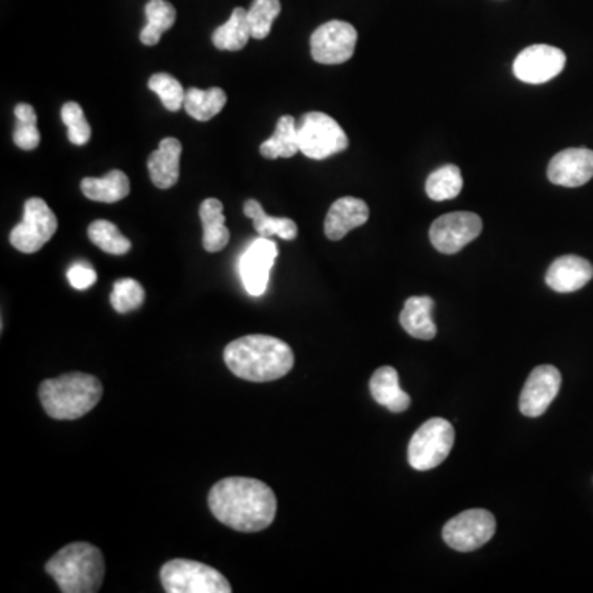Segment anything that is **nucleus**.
<instances>
[{"label":"nucleus","mask_w":593,"mask_h":593,"mask_svg":"<svg viewBox=\"0 0 593 593\" xmlns=\"http://www.w3.org/2000/svg\"><path fill=\"white\" fill-rule=\"evenodd\" d=\"M300 152L313 160H323L346 150L350 141L333 117L325 113H307L299 124Z\"/></svg>","instance_id":"7"},{"label":"nucleus","mask_w":593,"mask_h":593,"mask_svg":"<svg viewBox=\"0 0 593 593\" xmlns=\"http://www.w3.org/2000/svg\"><path fill=\"white\" fill-rule=\"evenodd\" d=\"M462 172L457 165H444L430 173L425 182L427 197L434 201H447L457 198L462 192Z\"/></svg>","instance_id":"28"},{"label":"nucleus","mask_w":593,"mask_h":593,"mask_svg":"<svg viewBox=\"0 0 593 593\" xmlns=\"http://www.w3.org/2000/svg\"><path fill=\"white\" fill-rule=\"evenodd\" d=\"M358 32L343 20L320 25L310 38L312 58L322 65H341L355 53Z\"/></svg>","instance_id":"10"},{"label":"nucleus","mask_w":593,"mask_h":593,"mask_svg":"<svg viewBox=\"0 0 593 593\" xmlns=\"http://www.w3.org/2000/svg\"><path fill=\"white\" fill-rule=\"evenodd\" d=\"M147 25L141 32V42L147 47H154L167 30L172 29L177 20V10L167 0H149L145 5Z\"/></svg>","instance_id":"27"},{"label":"nucleus","mask_w":593,"mask_h":593,"mask_svg":"<svg viewBox=\"0 0 593 593\" xmlns=\"http://www.w3.org/2000/svg\"><path fill=\"white\" fill-rule=\"evenodd\" d=\"M281 0H254L248 10V22L251 37L264 40L271 33L274 20L281 14Z\"/></svg>","instance_id":"30"},{"label":"nucleus","mask_w":593,"mask_h":593,"mask_svg":"<svg viewBox=\"0 0 593 593\" xmlns=\"http://www.w3.org/2000/svg\"><path fill=\"white\" fill-rule=\"evenodd\" d=\"M81 192L86 198L99 203H117L131 192V182L126 173L113 170L103 178L88 177L81 182Z\"/></svg>","instance_id":"22"},{"label":"nucleus","mask_w":593,"mask_h":593,"mask_svg":"<svg viewBox=\"0 0 593 593\" xmlns=\"http://www.w3.org/2000/svg\"><path fill=\"white\" fill-rule=\"evenodd\" d=\"M369 391L374 401L394 414H401L411 406V397L399 386V374L391 366L374 371L369 381Z\"/></svg>","instance_id":"19"},{"label":"nucleus","mask_w":593,"mask_h":593,"mask_svg":"<svg viewBox=\"0 0 593 593\" xmlns=\"http://www.w3.org/2000/svg\"><path fill=\"white\" fill-rule=\"evenodd\" d=\"M200 218L203 223V248L208 253H220L229 243L223 203L216 198L203 201L200 206Z\"/></svg>","instance_id":"21"},{"label":"nucleus","mask_w":593,"mask_h":593,"mask_svg":"<svg viewBox=\"0 0 593 593\" xmlns=\"http://www.w3.org/2000/svg\"><path fill=\"white\" fill-rule=\"evenodd\" d=\"M149 89L159 96L165 109H169L170 113H177L185 103L187 93L183 91L180 81L169 73H157L152 76L149 80Z\"/></svg>","instance_id":"32"},{"label":"nucleus","mask_w":593,"mask_h":593,"mask_svg":"<svg viewBox=\"0 0 593 593\" xmlns=\"http://www.w3.org/2000/svg\"><path fill=\"white\" fill-rule=\"evenodd\" d=\"M68 281L78 290H86L98 281V274L86 262H76L68 271Z\"/></svg>","instance_id":"35"},{"label":"nucleus","mask_w":593,"mask_h":593,"mask_svg":"<svg viewBox=\"0 0 593 593\" xmlns=\"http://www.w3.org/2000/svg\"><path fill=\"white\" fill-rule=\"evenodd\" d=\"M223 358L234 376L253 383L284 378L295 361L294 351L285 341L267 335H248L231 341Z\"/></svg>","instance_id":"2"},{"label":"nucleus","mask_w":593,"mask_h":593,"mask_svg":"<svg viewBox=\"0 0 593 593\" xmlns=\"http://www.w3.org/2000/svg\"><path fill=\"white\" fill-rule=\"evenodd\" d=\"M455 442V430L449 421L434 417L422 424L412 435L407 449V460L414 470L427 472L439 467L449 457Z\"/></svg>","instance_id":"6"},{"label":"nucleus","mask_w":593,"mask_h":593,"mask_svg":"<svg viewBox=\"0 0 593 593\" xmlns=\"http://www.w3.org/2000/svg\"><path fill=\"white\" fill-rule=\"evenodd\" d=\"M261 155L266 159H290L300 152L297 122L292 116H282L277 121L276 132L271 139L262 142Z\"/></svg>","instance_id":"23"},{"label":"nucleus","mask_w":593,"mask_h":593,"mask_svg":"<svg viewBox=\"0 0 593 593\" xmlns=\"http://www.w3.org/2000/svg\"><path fill=\"white\" fill-rule=\"evenodd\" d=\"M211 513L239 533H257L276 518L277 498L261 480L233 477L218 481L208 495Z\"/></svg>","instance_id":"1"},{"label":"nucleus","mask_w":593,"mask_h":593,"mask_svg":"<svg viewBox=\"0 0 593 593\" xmlns=\"http://www.w3.org/2000/svg\"><path fill=\"white\" fill-rule=\"evenodd\" d=\"M38 396L47 416L57 421H73L98 406L103 384L91 374L68 373L43 381Z\"/></svg>","instance_id":"3"},{"label":"nucleus","mask_w":593,"mask_h":593,"mask_svg":"<svg viewBox=\"0 0 593 593\" xmlns=\"http://www.w3.org/2000/svg\"><path fill=\"white\" fill-rule=\"evenodd\" d=\"M160 580L169 593H231L225 575L210 565L188 559H173L160 570Z\"/></svg>","instance_id":"5"},{"label":"nucleus","mask_w":593,"mask_h":593,"mask_svg":"<svg viewBox=\"0 0 593 593\" xmlns=\"http://www.w3.org/2000/svg\"><path fill=\"white\" fill-rule=\"evenodd\" d=\"M228 101L225 91L221 88L210 89H188L185 94V103L183 108L188 116H192L197 121L206 122L218 116L223 111Z\"/></svg>","instance_id":"26"},{"label":"nucleus","mask_w":593,"mask_h":593,"mask_svg":"<svg viewBox=\"0 0 593 593\" xmlns=\"http://www.w3.org/2000/svg\"><path fill=\"white\" fill-rule=\"evenodd\" d=\"M496 519L486 509H468L445 524L442 536L458 552L477 551L495 536Z\"/></svg>","instance_id":"9"},{"label":"nucleus","mask_w":593,"mask_h":593,"mask_svg":"<svg viewBox=\"0 0 593 593\" xmlns=\"http://www.w3.org/2000/svg\"><path fill=\"white\" fill-rule=\"evenodd\" d=\"M565 53L551 45H533L519 53L514 60V76L528 85H542L561 75Z\"/></svg>","instance_id":"12"},{"label":"nucleus","mask_w":593,"mask_h":593,"mask_svg":"<svg viewBox=\"0 0 593 593\" xmlns=\"http://www.w3.org/2000/svg\"><path fill=\"white\" fill-rule=\"evenodd\" d=\"M547 178L559 187H582L593 178V150H562L549 162Z\"/></svg>","instance_id":"15"},{"label":"nucleus","mask_w":593,"mask_h":593,"mask_svg":"<svg viewBox=\"0 0 593 593\" xmlns=\"http://www.w3.org/2000/svg\"><path fill=\"white\" fill-rule=\"evenodd\" d=\"M14 142L17 147L24 150L37 149L40 144V132L37 129V113L30 104H17L15 108Z\"/></svg>","instance_id":"31"},{"label":"nucleus","mask_w":593,"mask_h":593,"mask_svg":"<svg viewBox=\"0 0 593 593\" xmlns=\"http://www.w3.org/2000/svg\"><path fill=\"white\" fill-rule=\"evenodd\" d=\"M483 221L477 213L457 211L440 216L430 226V241L442 254H457L480 236Z\"/></svg>","instance_id":"11"},{"label":"nucleus","mask_w":593,"mask_h":593,"mask_svg":"<svg viewBox=\"0 0 593 593\" xmlns=\"http://www.w3.org/2000/svg\"><path fill=\"white\" fill-rule=\"evenodd\" d=\"M180 155L182 142L175 137H167L160 142L159 149L152 152L147 162L150 180L160 190H169L180 178Z\"/></svg>","instance_id":"18"},{"label":"nucleus","mask_w":593,"mask_h":593,"mask_svg":"<svg viewBox=\"0 0 593 593\" xmlns=\"http://www.w3.org/2000/svg\"><path fill=\"white\" fill-rule=\"evenodd\" d=\"M434 300L430 297H409L401 312V327L411 337L419 340H432L437 335L432 312Z\"/></svg>","instance_id":"20"},{"label":"nucleus","mask_w":593,"mask_h":593,"mask_svg":"<svg viewBox=\"0 0 593 593\" xmlns=\"http://www.w3.org/2000/svg\"><path fill=\"white\" fill-rule=\"evenodd\" d=\"M251 38V27L248 22V10L236 7L225 25L213 32V45L225 52H239L248 45Z\"/></svg>","instance_id":"24"},{"label":"nucleus","mask_w":593,"mask_h":593,"mask_svg":"<svg viewBox=\"0 0 593 593\" xmlns=\"http://www.w3.org/2000/svg\"><path fill=\"white\" fill-rule=\"evenodd\" d=\"M244 215L253 220L254 229L261 238L279 236L285 241H294L299 234V228L290 218H272L262 210L259 201L248 200L244 203Z\"/></svg>","instance_id":"25"},{"label":"nucleus","mask_w":593,"mask_h":593,"mask_svg":"<svg viewBox=\"0 0 593 593\" xmlns=\"http://www.w3.org/2000/svg\"><path fill=\"white\" fill-rule=\"evenodd\" d=\"M593 266L580 256H562L552 262L546 284L559 294H570L592 281Z\"/></svg>","instance_id":"16"},{"label":"nucleus","mask_w":593,"mask_h":593,"mask_svg":"<svg viewBox=\"0 0 593 593\" xmlns=\"http://www.w3.org/2000/svg\"><path fill=\"white\" fill-rule=\"evenodd\" d=\"M145 292L139 282L134 279H121L113 287L111 305L119 313L132 312L144 304Z\"/></svg>","instance_id":"33"},{"label":"nucleus","mask_w":593,"mask_h":593,"mask_svg":"<svg viewBox=\"0 0 593 593\" xmlns=\"http://www.w3.org/2000/svg\"><path fill=\"white\" fill-rule=\"evenodd\" d=\"M369 208L360 198L345 197L333 203L325 220V234L332 241H340L355 228L365 225Z\"/></svg>","instance_id":"17"},{"label":"nucleus","mask_w":593,"mask_h":593,"mask_svg":"<svg viewBox=\"0 0 593 593\" xmlns=\"http://www.w3.org/2000/svg\"><path fill=\"white\" fill-rule=\"evenodd\" d=\"M45 570L63 593H94L103 585L104 557L93 544L73 542L60 549Z\"/></svg>","instance_id":"4"},{"label":"nucleus","mask_w":593,"mask_h":593,"mask_svg":"<svg viewBox=\"0 0 593 593\" xmlns=\"http://www.w3.org/2000/svg\"><path fill=\"white\" fill-rule=\"evenodd\" d=\"M61 119L65 122V126L68 127V139L71 144L75 145H86L91 139V127H89L88 121H86L83 109H81L78 103H66L61 108Z\"/></svg>","instance_id":"34"},{"label":"nucleus","mask_w":593,"mask_h":593,"mask_svg":"<svg viewBox=\"0 0 593 593\" xmlns=\"http://www.w3.org/2000/svg\"><path fill=\"white\" fill-rule=\"evenodd\" d=\"M277 244L271 238H259L251 243L239 262V271L243 279L244 289L249 295L261 297L269 285L271 269L276 262Z\"/></svg>","instance_id":"13"},{"label":"nucleus","mask_w":593,"mask_h":593,"mask_svg":"<svg viewBox=\"0 0 593 593\" xmlns=\"http://www.w3.org/2000/svg\"><path fill=\"white\" fill-rule=\"evenodd\" d=\"M57 229V216L47 205V201L30 198L25 203L24 221L10 233V244L20 253H37L53 238Z\"/></svg>","instance_id":"8"},{"label":"nucleus","mask_w":593,"mask_h":593,"mask_svg":"<svg viewBox=\"0 0 593 593\" xmlns=\"http://www.w3.org/2000/svg\"><path fill=\"white\" fill-rule=\"evenodd\" d=\"M88 236L94 246L113 256H122L129 253L132 248L131 241L126 236H122L119 228L111 221H94L89 225Z\"/></svg>","instance_id":"29"},{"label":"nucleus","mask_w":593,"mask_h":593,"mask_svg":"<svg viewBox=\"0 0 593 593\" xmlns=\"http://www.w3.org/2000/svg\"><path fill=\"white\" fill-rule=\"evenodd\" d=\"M562 376L556 366H537L529 374L519 397V411L526 417H539L549 409L561 389Z\"/></svg>","instance_id":"14"}]
</instances>
